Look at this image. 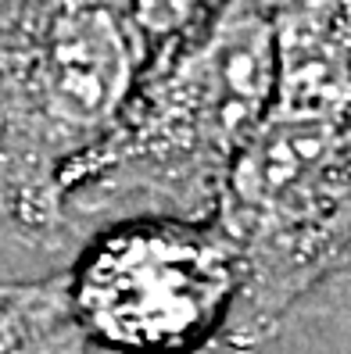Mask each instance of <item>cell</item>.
<instances>
[{"instance_id": "6da1fadb", "label": "cell", "mask_w": 351, "mask_h": 354, "mask_svg": "<svg viewBox=\"0 0 351 354\" xmlns=\"http://www.w3.org/2000/svg\"><path fill=\"white\" fill-rule=\"evenodd\" d=\"M276 90L273 0H226L143 68L111 133L69 172L65 218L215 215L226 172Z\"/></svg>"}, {"instance_id": "7a4b0ae2", "label": "cell", "mask_w": 351, "mask_h": 354, "mask_svg": "<svg viewBox=\"0 0 351 354\" xmlns=\"http://www.w3.org/2000/svg\"><path fill=\"white\" fill-rule=\"evenodd\" d=\"M147 68L115 0H0V215L61 247L69 172L111 133Z\"/></svg>"}, {"instance_id": "3957f363", "label": "cell", "mask_w": 351, "mask_h": 354, "mask_svg": "<svg viewBox=\"0 0 351 354\" xmlns=\"http://www.w3.org/2000/svg\"><path fill=\"white\" fill-rule=\"evenodd\" d=\"M212 218L237 261L219 344L230 354H258L287 315L348 261V108L273 97L226 172Z\"/></svg>"}, {"instance_id": "277c9868", "label": "cell", "mask_w": 351, "mask_h": 354, "mask_svg": "<svg viewBox=\"0 0 351 354\" xmlns=\"http://www.w3.org/2000/svg\"><path fill=\"white\" fill-rule=\"evenodd\" d=\"M75 326L115 354H197L219 344L237 261L215 218H118L65 272Z\"/></svg>"}, {"instance_id": "5b68a950", "label": "cell", "mask_w": 351, "mask_h": 354, "mask_svg": "<svg viewBox=\"0 0 351 354\" xmlns=\"http://www.w3.org/2000/svg\"><path fill=\"white\" fill-rule=\"evenodd\" d=\"M0 354H93L75 326L65 276L0 279Z\"/></svg>"}, {"instance_id": "8992f818", "label": "cell", "mask_w": 351, "mask_h": 354, "mask_svg": "<svg viewBox=\"0 0 351 354\" xmlns=\"http://www.w3.org/2000/svg\"><path fill=\"white\" fill-rule=\"evenodd\" d=\"M147 50V65L172 44L197 32L226 0H115Z\"/></svg>"}]
</instances>
